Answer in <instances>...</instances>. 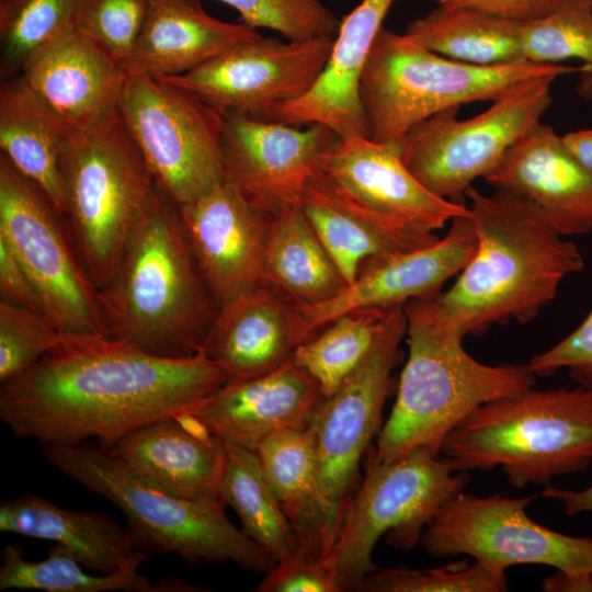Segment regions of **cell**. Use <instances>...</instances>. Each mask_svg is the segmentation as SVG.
<instances>
[{
	"mask_svg": "<svg viewBox=\"0 0 592 592\" xmlns=\"http://www.w3.org/2000/svg\"><path fill=\"white\" fill-rule=\"evenodd\" d=\"M293 307L270 284L219 307L201 352L225 373L226 384L266 375L293 360Z\"/></svg>",
	"mask_w": 592,
	"mask_h": 592,
	"instance_id": "cell-25",
	"label": "cell"
},
{
	"mask_svg": "<svg viewBox=\"0 0 592 592\" xmlns=\"http://www.w3.org/2000/svg\"><path fill=\"white\" fill-rule=\"evenodd\" d=\"M522 22L473 8L439 5L408 23L405 34L447 58L478 66L512 65L524 59Z\"/></svg>",
	"mask_w": 592,
	"mask_h": 592,
	"instance_id": "cell-32",
	"label": "cell"
},
{
	"mask_svg": "<svg viewBox=\"0 0 592 592\" xmlns=\"http://www.w3.org/2000/svg\"><path fill=\"white\" fill-rule=\"evenodd\" d=\"M441 7L473 8L501 18L527 22L549 13L554 0H452Z\"/></svg>",
	"mask_w": 592,
	"mask_h": 592,
	"instance_id": "cell-45",
	"label": "cell"
},
{
	"mask_svg": "<svg viewBox=\"0 0 592 592\" xmlns=\"http://www.w3.org/2000/svg\"><path fill=\"white\" fill-rule=\"evenodd\" d=\"M561 140L574 159L592 173V128L568 133Z\"/></svg>",
	"mask_w": 592,
	"mask_h": 592,
	"instance_id": "cell-48",
	"label": "cell"
},
{
	"mask_svg": "<svg viewBox=\"0 0 592 592\" xmlns=\"http://www.w3.org/2000/svg\"><path fill=\"white\" fill-rule=\"evenodd\" d=\"M535 497L462 491L425 527L421 543L430 556L467 555L503 571L514 565H545L568 574L592 572V538L536 523L526 513Z\"/></svg>",
	"mask_w": 592,
	"mask_h": 592,
	"instance_id": "cell-13",
	"label": "cell"
},
{
	"mask_svg": "<svg viewBox=\"0 0 592 592\" xmlns=\"http://www.w3.org/2000/svg\"><path fill=\"white\" fill-rule=\"evenodd\" d=\"M323 398L315 379L292 360L266 375L225 384L190 413L223 441L257 451L275 433L307 426Z\"/></svg>",
	"mask_w": 592,
	"mask_h": 592,
	"instance_id": "cell-22",
	"label": "cell"
},
{
	"mask_svg": "<svg viewBox=\"0 0 592 592\" xmlns=\"http://www.w3.org/2000/svg\"><path fill=\"white\" fill-rule=\"evenodd\" d=\"M545 592H592V572L568 574L556 572L542 582Z\"/></svg>",
	"mask_w": 592,
	"mask_h": 592,
	"instance_id": "cell-47",
	"label": "cell"
},
{
	"mask_svg": "<svg viewBox=\"0 0 592 592\" xmlns=\"http://www.w3.org/2000/svg\"><path fill=\"white\" fill-rule=\"evenodd\" d=\"M466 197L476 250L436 300L464 337L511 320L527 323L556 297L566 276L583 269V258L528 200L501 190L486 195L473 186Z\"/></svg>",
	"mask_w": 592,
	"mask_h": 592,
	"instance_id": "cell-2",
	"label": "cell"
},
{
	"mask_svg": "<svg viewBox=\"0 0 592 592\" xmlns=\"http://www.w3.org/2000/svg\"><path fill=\"white\" fill-rule=\"evenodd\" d=\"M580 77L578 80L577 92L578 94L585 99L592 100V66L583 65V69L579 72Z\"/></svg>",
	"mask_w": 592,
	"mask_h": 592,
	"instance_id": "cell-49",
	"label": "cell"
},
{
	"mask_svg": "<svg viewBox=\"0 0 592 592\" xmlns=\"http://www.w3.org/2000/svg\"><path fill=\"white\" fill-rule=\"evenodd\" d=\"M221 498L238 514L242 531L276 562L307 557L276 499L255 451L224 441Z\"/></svg>",
	"mask_w": 592,
	"mask_h": 592,
	"instance_id": "cell-34",
	"label": "cell"
},
{
	"mask_svg": "<svg viewBox=\"0 0 592 592\" xmlns=\"http://www.w3.org/2000/svg\"><path fill=\"white\" fill-rule=\"evenodd\" d=\"M43 456L89 491L105 498L125 515L136 545L184 560L232 561L267 572L276 561L228 520L224 502L183 499L133 474L102 447L41 445Z\"/></svg>",
	"mask_w": 592,
	"mask_h": 592,
	"instance_id": "cell-7",
	"label": "cell"
},
{
	"mask_svg": "<svg viewBox=\"0 0 592 592\" xmlns=\"http://www.w3.org/2000/svg\"><path fill=\"white\" fill-rule=\"evenodd\" d=\"M395 0H363L340 22L328 61L312 88L261 119L294 126L322 124L341 138L366 137L362 73L383 21Z\"/></svg>",
	"mask_w": 592,
	"mask_h": 592,
	"instance_id": "cell-20",
	"label": "cell"
},
{
	"mask_svg": "<svg viewBox=\"0 0 592 592\" xmlns=\"http://www.w3.org/2000/svg\"><path fill=\"white\" fill-rule=\"evenodd\" d=\"M0 298L2 301L43 312L39 297L27 273L2 240H0Z\"/></svg>",
	"mask_w": 592,
	"mask_h": 592,
	"instance_id": "cell-44",
	"label": "cell"
},
{
	"mask_svg": "<svg viewBox=\"0 0 592 592\" xmlns=\"http://www.w3.org/2000/svg\"><path fill=\"white\" fill-rule=\"evenodd\" d=\"M582 69L530 61L466 64L382 27L361 79L368 138L397 147L409 129L439 112L465 103L493 102L528 82L579 73Z\"/></svg>",
	"mask_w": 592,
	"mask_h": 592,
	"instance_id": "cell-6",
	"label": "cell"
},
{
	"mask_svg": "<svg viewBox=\"0 0 592 592\" xmlns=\"http://www.w3.org/2000/svg\"><path fill=\"white\" fill-rule=\"evenodd\" d=\"M536 376H550L567 368L571 378L592 390V310L565 339L534 355L527 363Z\"/></svg>",
	"mask_w": 592,
	"mask_h": 592,
	"instance_id": "cell-42",
	"label": "cell"
},
{
	"mask_svg": "<svg viewBox=\"0 0 592 592\" xmlns=\"http://www.w3.org/2000/svg\"><path fill=\"white\" fill-rule=\"evenodd\" d=\"M100 300L107 335L159 356L201 352L218 306L193 255L180 206L160 187Z\"/></svg>",
	"mask_w": 592,
	"mask_h": 592,
	"instance_id": "cell-3",
	"label": "cell"
},
{
	"mask_svg": "<svg viewBox=\"0 0 592 592\" xmlns=\"http://www.w3.org/2000/svg\"><path fill=\"white\" fill-rule=\"evenodd\" d=\"M477 246L469 217H455L445 237L411 251L367 262L357 278L316 305H293L296 348L345 314L390 310L417 298L439 295L443 284L466 266Z\"/></svg>",
	"mask_w": 592,
	"mask_h": 592,
	"instance_id": "cell-18",
	"label": "cell"
},
{
	"mask_svg": "<svg viewBox=\"0 0 592 592\" xmlns=\"http://www.w3.org/2000/svg\"><path fill=\"white\" fill-rule=\"evenodd\" d=\"M62 337L43 312L0 300V383L27 371Z\"/></svg>",
	"mask_w": 592,
	"mask_h": 592,
	"instance_id": "cell-39",
	"label": "cell"
},
{
	"mask_svg": "<svg viewBox=\"0 0 592 592\" xmlns=\"http://www.w3.org/2000/svg\"><path fill=\"white\" fill-rule=\"evenodd\" d=\"M520 39L526 61L556 64L580 59L592 66L591 0H554L549 13L522 22Z\"/></svg>",
	"mask_w": 592,
	"mask_h": 592,
	"instance_id": "cell-37",
	"label": "cell"
},
{
	"mask_svg": "<svg viewBox=\"0 0 592 592\" xmlns=\"http://www.w3.org/2000/svg\"><path fill=\"white\" fill-rule=\"evenodd\" d=\"M409 355L391 413L373 447L378 462L417 451L440 455L445 437L479 406L533 387L528 364H483L436 296L403 305Z\"/></svg>",
	"mask_w": 592,
	"mask_h": 592,
	"instance_id": "cell-4",
	"label": "cell"
},
{
	"mask_svg": "<svg viewBox=\"0 0 592 592\" xmlns=\"http://www.w3.org/2000/svg\"><path fill=\"white\" fill-rule=\"evenodd\" d=\"M137 550L119 570L101 576L89 574L80 562L60 544H55L46 559L30 561L21 547L8 544L2 550L0 590H41L46 592H191L201 591L178 579L152 583L138 569L146 559Z\"/></svg>",
	"mask_w": 592,
	"mask_h": 592,
	"instance_id": "cell-33",
	"label": "cell"
},
{
	"mask_svg": "<svg viewBox=\"0 0 592 592\" xmlns=\"http://www.w3.org/2000/svg\"><path fill=\"white\" fill-rule=\"evenodd\" d=\"M260 36L243 22L209 15L200 0H148L144 27L122 69L126 75L179 76Z\"/></svg>",
	"mask_w": 592,
	"mask_h": 592,
	"instance_id": "cell-26",
	"label": "cell"
},
{
	"mask_svg": "<svg viewBox=\"0 0 592 592\" xmlns=\"http://www.w3.org/2000/svg\"><path fill=\"white\" fill-rule=\"evenodd\" d=\"M226 384L203 352L166 357L111 335H64L27 371L1 384L0 420L41 445L96 439L109 449L150 423L189 413Z\"/></svg>",
	"mask_w": 592,
	"mask_h": 592,
	"instance_id": "cell-1",
	"label": "cell"
},
{
	"mask_svg": "<svg viewBox=\"0 0 592 592\" xmlns=\"http://www.w3.org/2000/svg\"><path fill=\"white\" fill-rule=\"evenodd\" d=\"M388 310H361L334 319L327 329L299 344L294 363L330 397L357 366L377 335Z\"/></svg>",
	"mask_w": 592,
	"mask_h": 592,
	"instance_id": "cell-35",
	"label": "cell"
},
{
	"mask_svg": "<svg viewBox=\"0 0 592 592\" xmlns=\"http://www.w3.org/2000/svg\"><path fill=\"white\" fill-rule=\"evenodd\" d=\"M76 128L53 112L21 75L0 88L1 153L65 213L64 152Z\"/></svg>",
	"mask_w": 592,
	"mask_h": 592,
	"instance_id": "cell-29",
	"label": "cell"
},
{
	"mask_svg": "<svg viewBox=\"0 0 592 592\" xmlns=\"http://www.w3.org/2000/svg\"><path fill=\"white\" fill-rule=\"evenodd\" d=\"M441 453L458 470L500 467L516 488L584 470L592 462V390L532 387L486 402L453 429Z\"/></svg>",
	"mask_w": 592,
	"mask_h": 592,
	"instance_id": "cell-5",
	"label": "cell"
},
{
	"mask_svg": "<svg viewBox=\"0 0 592 592\" xmlns=\"http://www.w3.org/2000/svg\"><path fill=\"white\" fill-rule=\"evenodd\" d=\"M61 172L64 218L100 291L113 280L157 185L118 109L73 130Z\"/></svg>",
	"mask_w": 592,
	"mask_h": 592,
	"instance_id": "cell-8",
	"label": "cell"
},
{
	"mask_svg": "<svg viewBox=\"0 0 592 592\" xmlns=\"http://www.w3.org/2000/svg\"><path fill=\"white\" fill-rule=\"evenodd\" d=\"M118 113L155 183L179 206L223 182L224 114L164 78L127 75Z\"/></svg>",
	"mask_w": 592,
	"mask_h": 592,
	"instance_id": "cell-11",
	"label": "cell"
},
{
	"mask_svg": "<svg viewBox=\"0 0 592 592\" xmlns=\"http://www.w3.org/2000/svg\"><path fill=\"white\" fill-rule=\"evenodd\" d=\"M106 451L137 477L166 492L224 502V441L190 412L145 425Z\"/></svg>",
	"mask_w": 592,
	"mask_h": 592,
	"instance_id": "cell-23",
	"label": "cell"
},
{
	"mask_svg": "<svg viewBox=\"0 0 592 592\" xmlns=\"http://www.w3.org/2000/svg\"><path fill=\"white\" fill-rule=\"evenodd\" d=\"M333 42L332 35L286 42L261 35L190 72L159 78L195 93L224 115L261 118L312 88Z\"/></svg>",
	"mask_w": 592,
	"mask_h": 592,
	"instance_id": "cell-15",
	"label": "cell"
},
{
	"mask_svg": "<svg viewBox=\"0 0 592 592\" xmlns=\"http://www.w3.org/2000/svg\"><path fill=\"white\" fill-rule=\"evenodd\" d=\"M321 171L354 209L406 236L436 241V230L468 213L465 203L442 198L423 186L397 147L366 137L341 138Z\"/></svg>",
	"mask_w": 592,
	"mask_h": 592,
	"instance_id": "cell-17",
	"label": "cell"
},
{
	"mask_svg": "<svg viewBox=\"0 0 592 592\" xmlns=\"http://www.w3.org/2000/svg\"><path fill=\"white\" fill-rule=\"evenodd\" d=\"M299 205L345 285L369 261L437 241L406 236L369 220L335 191L322 171L309 180Z\"/></svg>",
	"mask_w": 592,
	"mask_h": 592,
	"instance_id": "cell-30",
	"label": "cell"
},
{
	"mask_svg": "<svg viewBox=\"0 0 592 592\" xmlns=\"http://www.w3.org/2000/svg\"><path fill=\"white\" fill-rule=\"evenodd\" d=\"M264 271L267 283L293 305L323 303L346 286L299 204L271 218Z\"/></svg>",
	"mask_w": 592,
	"mask_h": 592,
	"instance_id": "cell-31",
	"label": "cell"
},
{
	"mask_svg": "<svg viewBox=\"0 0 592 592\" xmlns=\"http://www.w3.org/2000/svg\"><path fill=\"white\" fill-rule=\"evenodd\" d=\"M542 496L547 499L560 501L568 515L592 512V486L582 490H569L547 486L543 490Z\"/></svg>",
	"mask_w": 592,
	"mask_h": 592,
	"instance_id": "cell-46",
	"label": "cell"
},
{
	"mask_svg": "<svg viewBox=\"0 0 592 592\" xmlns=\"http://www.w3.org/2000/svg\"><path fill=\"white\" fill-rule=\"evenodd\" d=\"M255 452L306 556L325 558L337 538L339 520L322 492L312 432L308 425L281 431Z\"/></svg>",
	"mask_w": 592,
	"mask_h": 592,
	"instance_id": "cell-27",
	"label": "cell"
},
{
	"mask_svg": "<svg viewBox=\"0 0 592 592\" xmlns=\"http://www.w3.org/2000/svg\"><path fill=\"white\" fill-rule=\"evenodd\" d=\"M0 531L53 540L81 565L101 573L119 570L137 551L130 532L107 514L67 510L36 494L3 501Z\"/></svg>",
	"mask_w": 592,
	"mask_h": 592,
	"instance_id": "cell-28",
	"label": "cell"
},
{
	"mask_svg": "<svg viewBox=\"0 0 592 592\" xmlns=\"http://www.w3.org/2000/svg\"><path fill=\"white\" fill-rule=\"evenodd\" d=\"M180 210L193 255L218 309L240 294L269 284L264 250L272 216L224 181Z\"/></svg>",
	"mask_w": 592,
	"mask_h": 592,
	"instance_id": "cell-19",
	"label": "cell"
},
{
	"mask_svg": "<svg viewBox=\"0 0 592 592\" xmlns=\"http://www.w3.org/2000/svg\"><path fill=\"white\" fill-rule=\"evenodd\" d=\"M485 180L535 204L562 236L592 230V173L549 125L533 126Z\"/></svg>",
	"mask_w": 592,
	"mask_h": 592,
	"instance_id": "cell-21",
	"label": "cell"
},
{
	"mask_svg": "<svg viewBox=\"0 0 592 592\" xmlns=\"http://www.w3.org/2000/svg\"><path fill=\"white\" fill-rule=\"evenodd\" d=\"M505 571L483 562L466 560L433 569L397 567L375 569L357 591L365 592H503Z\"/></svg>",
	"mask_w": 592,
	"mask_h": 592,
	"instance_id": "cell-38",
	"label": "cell"
},
{
	"mask_svg": "<svg viewBox=\"0 0 592 592\" xmlns=\"http://www.w3.org/2000/svg\"><path fill=\"white\" fill-rule=\"evenodd\" d=\"M20 75L73 128L117 110L127 77L75 24L36 52Z\"/></svg>",
	"mask_w": 592,
	"mask_h": 592,
	"instance_id": "cell-24",
	"label": "cell"
},
{
	"mask_svg": "<svg viewBox=\"0 0 592 592\" xmlns=\"http://www.w3.org/2000/svg\"><path fill=\"white\" fill-rule=\"evenodd\" d=\"M366 474L348 500L337 538L325 560L342 591H357L377 567L373 550L388 534L390 545L411 548L440 510L468 483L469 471L447 457L417 451L392 462H378L369 446Z\"/></svg>",
	"mask_w": 592,
	"mask_h": 592,
	"instance_id": "cell-9",
	"label": "cell"
},
{
	"mask_svg": "<svg viewBox=\"0 0 592 592\" xmlns=\"http://www.w3.org/2000/svg\"><path fill=\"white\" fill-rule=\"evenodd\" d=\"M407 333L403 306L387 311L371 348L339 388L315 409L308 428L314 434L322 492L341 517L358 474L363 454L380 433L383 409Z\"/></svg>",
	"mask_w": 592,
	"mask_h": 592,
	"instance_id": "cell-14",
	"label": "cell"
},
{
	"mask_svg": "<svg viewBox=\"0 0 592 592\" xmlns=\"http://www.w3.org/2000/svg\"><path fill=\"white\" fill-rule=\"evenodd\" d=\"M255 587L257 592H341L325 558L299 557L276 562Z\"/></svg>",
	"mask_w": 592,
	"mask_h": 592,
	"instance_id": "cell-43",
	"label": "cell"
},
{
	"mask_svg": "<svg viewBox=\"0 0 592 592\" xmlns=\"http://www.w3.org/2000/svg\"><path fill=\"white\" fill-rule=\"evenodd\" d=\"M0 240L27 273L62 335H107L100 291L45 193L0 153Z\"/></svg>",
	"mask_w": 592,
	"mask_h": 592,
	"instance_id": "cell-10",
	"label": "cell"
},
{
	"mask_svg": "<svg viewBox=\"0 0 592 592\" xmlns=\"http://www.w3.org/2000/svg\"><path fill=\"white\" fill-rule=\"evenodd\" d=\"M591 2H592V0H591Z\"/></svg>",
	"mask_w": 592,
	"mask_h": 592,
	"instance_id": "cell-51",
	"label": "cell"
},
{
	"mask_svg": "<svg viewBox=\"0 0 592 592\" xmlns=\"http://www.w3.org/2000/svg\"><path fill=\"white\" fill-rule=\"evenodd\" d=\"M80 0H0V75L19 76L26 61L72 25Z\"/></svg>",
	"mask_w": 592,
	"mask_h": 592,
	"instance_id": "cell-36",
	"label": "cell"
},
{
	"mask_svg": "<svg viewBox=\"0 0 592 592\" xmlns=\"http://www.w3.org/2000/svg\"><path fill=\"white\" fill-rule=\"evenodd\" d=\"M147 12L148 0H80L73 24L122 68L141 33Z\"/></svg>",
	"mask_w": 592,
	"mask_h": 592,
	"instance_id": "cell-40",
	"label": "cell"
},
{
	"mask_svg": "<svg viewBox=\"0 0 592 592\" xmlns=\"http://www.w3.org/2000/svg\"><path fill=\"white\" fill-rule=\"evenodd\" d=\"M554 80L528 82L470 118L459 119L458 106L430 116L398 144L401 160L431 193L463 202L471 183L486 178L509 148L539 123L551 104Z\"/></svg>",
	"mask_w": 592,
	"mask_h": 592,
	"instance_id": "cell-12",
	"label": "cell"
},
{
	"mask_svg": "<svg viewBox=\"0 0 592 592\" xmlns=\"http://www.w3.org/2000/svg\"><path fill=\"white\" fill-rule=\"evenodd\" d=\"M341 137L322 124L307 128L225 114L221 139L223 181L258 209L276 215L299 204L309 180Z\"/></svg>",
	"mask_w": 592,
	"mask_h": 592,
	"instance_id": "cell-16",
	"label": "cell"
},
{
	"mask_svg": "<svg viewBox=\"0 0 592 592\" xmlns=\"http://www.w3.org/2000/svg\"><path fill=\"white\" fill-rule=\"evenodd\" d=\"M236 9L242 22L287 39L303 41L338 32L340 22L320 0H218Z\"/></svg>",
	"mask_w": 592,
	"mask_h": 592,
	"instance_id": "cell-41",
	"label": "cell"
},
{
	"mask_svg": "<svg viewBox=\"0 0 592 592\" xmlns=\"http://www.w3.org/2000/svg\"><path fill=\"white\" fill-rule=\"evenodd\" d=\"M436 1H437L439 5H442V4H445V3H447V2H449L452 0H436Z\"/></svg>",
	"mask_w": 592,
	"mask_h": 592,
	"instance_id": "cell-50",
	"label": "cell"
}]
</instances>
